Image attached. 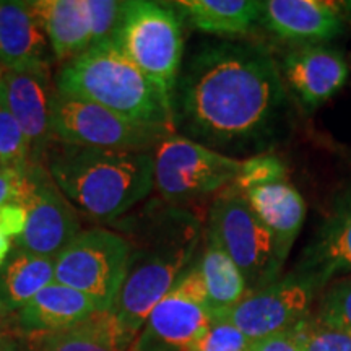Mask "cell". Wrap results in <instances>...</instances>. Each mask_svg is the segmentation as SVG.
Returning a JSON list of instances; mask_svg holds the SVG:
<instances>
[{
  "mask_svg": "<svg viewBox=\"0 0 351 351\" xmlns=\"http://www.w3.org/2000/svg\"><path fill=\"white\" fill-rule=\"evenodd\" d=\"M195 28L219 36H239L261 21L258 0H181L176 2Z\"/></svg>",
  "mask_w": 351,
  "mask_h": 351,
  "instance_id": "23",
  "label": "cell"
},
{
  "mask_svg": "<svg viewBox=\"0 0 351 351\" xmlns=\"http://www.w3.org/2000/svg\"><path fill=\"white\" fill-rule=\"evenodd\" d=\"M15 204L26 210V226L15 247L56 258L80 232L75 207L43 163L28 166Z\"/></svg>",
  "mask_w": 351,
  "mask_h": 351,
  "instance_id": "10",
  "label": "cell"
},
{
  "mask_svg": "<svg viewBox=\"0 0 351 351\" xmlns=\"http://www.w3.org/2000/svg\"><path fill=\"white\" fill-rule=\"evenodd\" d=\"M51 46L29 2H0V59L5 70H49Z\"/></svg>",
  "mask_w": 351,
  "mask_h": 351,
  "instance_id": "16",
  "label": "cell"
},
{
  "mask_svg": "<svg viewBox=\"0 0 351 351\" xmlns=\"http://www.w3.org/2000/svg\"><path fill=\"white\" fill-rule=\"evenodd\" d=\"M32 351H129L116 320L99 311L75 327L49 333H36L29 341Z\"/></svg>",
  "mask_w": 351,
  "mask_h": 351,
  "instance_id": "22",
  "label": "cell"
},
{
  "mask_svg": "<svg viewBox=\"0 0 351 351\" xmlns=\"http://www.w3.org/2000/svg\"><path fill=\"white\" fill-rule=\"evenodd\" d=\"M56 282V258L15 247L0 267V302L19 313L41 289Z\"/></svg>",
  "mask_w": 351,
  "mask_h": 351,
  "instance_id": "21",
  "label": "cell"
},
{
  "mask_svg": "<svg viewBox=\"0 0 351 351\" xmlns=\"http://www.w3.org/2000/svg\"><path fill=\"white\" fill-rule=\"evenodd\" d=\"M99 313L93 298L60 283H51L15 315L19 330L28 335L75 327Z\"/></svg>",
  "mask_w": 351,
  "mask_h": 351,
  "instance_id": "17",
  "label": "cell"
},
{
  "mask_svg": "<svg viewBox=\"0 0 351 351\" xmlns=\"http://www.w3.org/2000/svg\"><path fill=\"white\" fill-rule=\"evenodd\" d=\"M0 169H2V165H0Z\"/></svg>",
  "mask_w": 351,
  "mask_h": 351,
  "instance_id": "39",
  "label": "cell"
},
{
  "mask_svg": "<svg viewBox=\"0 0 351 351\" xmlns=\"http://www.w3.org/2000/svg\"><path fill=\"white\" fill-rule=\"evenodd\" d=\"M341 5H345L346 10H348V12L351 13V2H343V3H341Z\"/></svg>",
  "mask_w": 351,
  "mask_h": 351,
  "instance_id": "37",
  "label": "cell"
},
{
  "mask_svg": "<svg viewBox=\"0 0 351 351\" xmlns=\"http://www.w3.org/2000/svg\"><path fill=\"white\" fill-rule=\"evenodd\" d=\"M56 90L130 121L174 130V101L127 59L116 41L95 44L69 60L56 78Z\"/></svg>",
  "mask_w": 351,
  "mask_h": 351,
  "instance_id": "4",
  "label": "cell"
},
{
  "mask_svg": "<svg viewBox=\"0 0 351 351\" xmlns=\"http://www.w3.org/2000/svg\"><path fill=\"white\" fill-rule=\"evenodd\" d=\"M0 165L25 171L32 165V148L19 122L0 99Z\"/></svg>",
  "mask_w": 351,
  "mask_h": 351,
  "instance_id": "25",
  "label": "cell"
},
{
  "mask_svg": "<svg viewBox=\"0 0 351 351\" xmlns=\"http://www.w3.org/2000/svg\"><path fill=\"white\" fill-rule=\"evenodd\" d=\"M43 158L44 168L75 210L99 221L122 217L153 189L150 152L101 150L57 142L56 147L49 143Z\"/></svg>",
  "mask_w": 351,
  "mask_h": 351,
  "instance_id": "3",
  "label": "cell"
},
{
  "mask_svg": "<svg viewBox=\"0 0 351 351\" xmlns=\"http://www.w3.org/2000/svg\"><path fill=\"white\" fill-rule=\"evenodd\" d=\"M291 333L301 351H351V335L337 328L327 327L307 315Z\"/></svg>",
  "mask_w": 351,
  "mask_h": 351,
  "instance_id": "28",
  "label": "cell"
},
{
  "mask_svg": "<svg viewBox=\"0 0 351 351\" xmlns=\"http://www.w3.org/2000/svg\"><path fill=\"white\" fill-rule=\"evenodd\" d=\"M261 21L288 41H330L345 29L340 3L324 0H267Z\"/></svg>",
  "mask_w": 351,
  "mask_h": 351,
  "instance_id": "15",
  "label": "cell"
},
{
  "mask_svg": "<svg viewBox=\"0 0 351 351\" xmlns=\"http://www.w3.org/2000/svg\"><path fill=\"white\" fill-rule=\"evenodd\" d=\"M26 226V210L20 204L3 205L0 207V228L15 241Z\"/></svg>",
  "mask_w": 351,
  "mask_h": 351,
  "instance_id": "31",
  "label": "cell"
},
{
  "mask_svg": "<svg viewBox=\"0 0 351 351\" xmlns=\"http://www.w3.org/2000/svg\"><path fill=\"white\" fill-rule=\"evenodd\" d=\"M212 320L207 293L194 267L155 306L129 351H187Z\"/></svg>",
  "mask_w": 351,
  "mask_h": 351,
  "instance_id": "11",
  "label": "cell"
},
{
  "mask_svg": "<svg viewBox=\"0 0 351 351\" xmlns=\"http://www.w3.org/2000/svg\"><path fill=\"white\" fill-rule=\"evenodd\" d=\"M29 7L59 60L69 62L91 46L83 0H33Z\"/></svg>",
  "mask_w": 351,
  "mask_h": 351,
  "instance_id": "19",
  "label": "cell"
},
{
  "mask_svg": "<svg viewBox=\"0 0 351 351\" xmlns=\"http://www.w3.org/2000/svg\"><path fill=\"white\" fill-rule=\"evenodd\" d=\"M52 140L101 150L147 152L174 134L166 127L142 124L99 104L57 93L51 112Z\"/></svg>",
  "mask_w": 351,
  "mask_h": 351,
  "instance_id": "8",
  "label": "cell"
},
{
  "mask_svg": "<svg viewBox=\"0 0 351 351\" xmlns=\"http://www.w3.org/2000/svg\"><path fill=\"white\" fill-rule=\"evenodd\" d=\"M3 70H5V69H3V64H2V59H0V73H2V72H3Z\"/></svg>",
  "mask_w": 351,
  "mask_h": 351,
  "instance_id": "38",
  "label": "cell"
},
{
  "mask_svg": "<svg viewBox=\"0 0 351 351\" xmlns=\"http://www.w3.org/2000/svg\"><path fill=\"white\" fill-rule=\"evenodd\" d=\"M124 238L130 245L129 262L109 314L132 345L155 306L186 274L200 226L191 213L176 208L132 228V234Z\"/></svg>",
  "mask_w": 351,
  "mask_h": 351,
  "instance_id": "2",
  "label": "cell"
},
{
  "mask_svg": "<svg viewBox=\"0 0 351 351\" xmlns=\"http://www.w3.org/2000/svg\"><path fill=\"white\" fill-rule=\"evenodd\" d=\"M319 278L296 270L269 287L249 293L226 317L251 340L289 332L309 315L315 293L322 288Z\"/></svg>",
  "mask_w": 351,
  "mask_h": 351,
  "instance_id": "12",
  "label": "cell"
},
{
  "mask_svg": "<svg viewBox=\"0 0 351 351\" xmlns=\"http://www.w3.org/2000/svg\"><path fill=\"white\" fill-rule=\"evenodd\" d=\"M130 245L124 236L103 228L80 231L56 257V282L93 298L109 313L124 282Z\"/></svg>",
  "mask_w": 351,
  "mask_h": 351,
  "instance_id": "9",
  "label": "cell"
},
{
  "mask_svg": "<svg viewBox=\"0 0 351 351\" xmlns=\"http://www.w3.org/2000/svg\"><path fill=\"white\" fill-rule=\"evenodd\" d=\"M314 319L351 335V276L337 280L322 293Z\"/></svg>",
  "mask_w": 351,
  "mask_h": 351,
  "instance_id": "26",
  "label": "cell"
},
{
  "mask_svg": "<svg viewBox=\"0 0 351 351\" xmlns=\"http://www.w3.org/2000/svg\"><path fill=\"white\" fill-rule=\"evenodd\" d=\"M301 271L326 285L333 275L351 271V200L341 202L304 251Z\"/></svg>",
  "mask_w": 351,
  "mask_h": 351,
  "instance_id": "20",
  "label": "cell"
},
{
  "mask_svg": "<svg viewBox=\"0 0 351 351\" xmlns=\"http://www.w3.org/2000/svg\"><path fill=\"white\" fill-rule=\"evenodd\" d=\"M178 99L174 122L228 156L267 153L288 111L278 65L256 44L218 43L197 52Z\"/></svg>",
  "mask_w": 351,
  "mask_h": 351,
  "instance_id": "1",
  "label": "cell"
},
{
  "mask_svg": "<svg viewBox=\"0 0 351 351\" xmlns=\"http://www.w3.org/2000/svg\"><path fill=\"white\" fill-rule=\"evenodd\" d=\"M215 199L208 215L207 241L221 247L241 270L249 293L278 280L280 261L274 238L254 212L247 197L234 187Z\"/></svg>",
  "mask_w": 351,
  "mask_h": 351,
  "instance_id": "6",
  "label": "cell"
},
{
  "mask_svg": "<svg viewBox=\"0 0 351 351\" xmlns=\"http://www.w3.org/2000/svg\"><path fill=\"white\" fill-rule=\"evenodd\" d=\"M10 314L5 307L0 302V343L5 340H12V322H10Z\"/></svg>",
  "mask_w": 351,
  "mask_h": 351,
  "instance_id": "34",
  "label": "cell"
},
{
  "mask_svg": "<svg viewBox=\"0 0 351 351\" xmlns=\"http://www.w3.org/2000/svg\"><path fill=\"white\" fill-rule=\"evenodd\" d=\"M239 169L238 158L173 134L155 148L153 189L171 205L186 204L230 187Z\"/></svg>",
  "mask_w": 351,
  "mask_h": 351,
  "instance_id": "7",
  "label": "cell"
},
{
  "mask_svg": "<svg viewBox=\"0 0 351 351\" xmlns=\"http://www.w3.org/2000/svg\"><path fill=\"white\" fill-rule=\"evenodd\" d=\"M283 73L301 103L314 109L343 88L348 65L337 51L306 44L285 56Z\"/></svg>",
  "mask_w": 351,
  "mask_h": 351,
  "instance_id": "14",
  "label": "cell"
},
{
  "mask_svg": "<svg viewBox=\"0 0 351 351\" xmlns=\"http://www.w3.org/2000/svg\"><path fill=\"white\" fill-rule=\"evenodd\" d=\"M114 41L148 80L174 101L184 34L173 8L148 0L124 2L122 21Z\"/></svg>",
  "mask_w": 351,
  "mask_h": 351,
  "instance_id": "5",
  "label": "cell"
},
{
  "mask_svg": "<svg viewBox=\"0 0 351 351\" xmlns=\"http://www.w3.org/2000/svg\"><path fill=\"white\" fill-rule=\"evenodd\" d=\"M83 2L90 21L91 46L114 41L122 21L124 2H116V0H83Z\"/></svg>",
  "mask_w": 351,
  "mask_h": 351,
  "instance_id": "30",
  "label": "cell"
},
{
  "mask_svg": "<svg viewBox=\"0 0 351 351\" xmlns=\"http://www.w3.org/2000/svg\"><path fill=\"white\" fill-rule=\"evenodd\" d=\"M244 195L263 226L269 230L276 254L285 263L306 219V202L300 191L287 179L254 187Z\"/></svg>",
  "mask_w": 351,
  "mask_h": 351,
  "instance_id": "18",
  "label": "cell"
},
{
  "mask_svg": "<svg viewBox=\"0 0 351 351\" xmlns=\"http://www.w3.org/2000/svg\"><path fill=\"white\" fill-rule=\"evenodd\" d=\"M278 181H287V166L274 153H261L241 161L238 178L231 187L245 194L254 187Z\"/></svg>",
  "mask_w": 351,
  "mask_h": 351,
  "instance_id": "27",
  "label": "cell"
},
{
  "mask_svg": "<svg viewBox=\"0 0 351 351\" xmlns=\"http://www.w3.org/2000/svg\"><path fill=\"white\" fill-rule=\"evenodd\" d=\"M54 95L49 70H3L0 73V99L28 138L32 163H41L44 152L52 142Z\"/></svg>",
  "mask_w": 351,
  "mask_h": 351,
  "instance_id": "13",
  "label": "cell"
},
{
  "mask_svg": "<svg viewBox=\"0 0 351 351\" xmlns=\"http://www.w3.org/2000/svg\"><path fill=\"white\" fill-rule=\"evenodd\" d=\"M252 340L226 317H213L207 330L187 351H249Z\"/></svg>",
  "mask_w": 351,
  "mask_h": 351,
  "instance_id": "29",
  "label": "cell"
},
{
  "mask_svg": "<svg viewBox=\"0 0 351 351\" xmlns=\"http://www.w3.org/2000/svg\"><path fill=\"white\" fill-rule=\"evenodd\" d=\"M249 351H301L300 345L291 330L265 337V339L252 340Z\"/></svg>",
  "mask_w": 351,
  "mask_h": 351,
  "instance_id": "33",
  "label": "cell"
},
{
  "mask_svg": "<svg viewBox=\"0 0 351 351\" xmlns=\"http://www.w3.org/2000/svg\"><path fill=\"white\" fill-rule=\"evenodd\" d=\"M0 351H32L28 346H21L13 340H5L0 343Z\"/></svg>",
  "mask_w": 351,
  "mask_h": 351,
  "instance_id": "36",
  "label": "cell"
},
{
  "mask_svg": "<svg viewBox=\"0 0 351 351\" xmlns=\"http://www.w3.org/2000/svg\"><path fill=\"white\" fill-rule=\"evenodd\" d=\"M197 269L207 293L208 307L213 317L230 313L232 307L238 306L247 296L243 274L232 258L217 244L208 241Z\"/></svg>",
  "mask_w": 351,
  "mask_h": 351,
  "instance_id": "24",
  "label": "cell"
},
{
  "mask_svg": "<svg viewBox=\"0 0 351 351\" xmlns=\"http://www.w3.org/2000/svg\"><path fill=\"white\" fill-rule=\"evenodd\" d=\"M12 238L7 234L5 231L0 228V267L3 265L5 258L8 257V254L12 251Z\"/></svg>",
  "mask_w": 351,
  "mask_h": 351,
  "instance_id": "35",
  "label": "cell"
},
{
  "mask_svg": "<svg viewBox=\"0 0 351 351\" xmlns=\"http://www.w3.org/2000/svg\"><path fill=\"white\" fill-rule=\"evenodd\" d=\"M26 169L25 171L15 169V168L0 169V207H3V205L12 204V202L16 200L21 184H23Z\"/></svg>",
  "mask_w": 351,
  "mask_h": 351,
  "instance_id": "32",
  "label": "cell"
}]
</instances>
